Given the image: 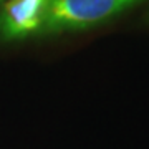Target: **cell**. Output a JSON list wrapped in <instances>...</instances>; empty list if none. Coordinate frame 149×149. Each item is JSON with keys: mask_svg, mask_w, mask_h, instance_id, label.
Listing matches in <instances>:
<instances>
[{"mask_svg": "<svg viewBox=\"0 0 149 149\" xmlns=\"http://www.w3.org/2000/svg\"><path fill=\"white\" fill-rule=\"evenodd\" d=\"M146 0H48L40 37L100 27Z\"/></svg>", "mask_w": 149, "mask_h": 149, "instance_id": "1", "label": "cell"}, {"mask_svg": "<svg viewBox=\"0 0 149 149\" xmlns=\"http://www.w3.org/2000/svg\"><path fill=\"white\" fill-rule=\"evenodd\" d=\"M48 0H0V42L40 38Z\"/></svg>", "mask_w": 149, "mask_h": 149, "instance_id": "2", "label": "cell"}]
</instances>
